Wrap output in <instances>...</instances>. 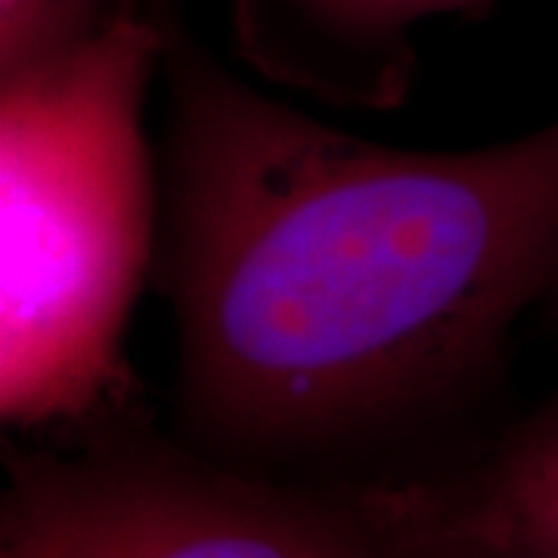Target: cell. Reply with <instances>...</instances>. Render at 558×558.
<instances>
[{
	"mask_svg": "<svg viewBox=\"0 0 558 558\" xmlns=\"http://www.w3.org/2000/svg\"><path fill=\"white\" fill-rule=\"evenodd\" d=\"M161 230L174 416L208 457L363 453L465 416L558 301V116L475 149L348 134L165 7Z\"/></svg>",
	"mask_w": 558,
	"mask_h": 558,
	"instance_id": "cell-1",
	"label": "cell"
},
{
	"mask_svg": "<svg viewBox=\"0 0 558 558\" xmlns=\"http://www.w3.org/2000/svg\"><path fill=\"white\" fill-rule=\"evenodd\" d=\"M165 0L0 75V416L81 425L119 407L124 336L161 230L149 100Z\"/></svg>",
	"mask_w": 558,
	"mask_h": 558,
	"instance_id": "cell-2",
	"label": "cell"
},
{
	"mask_svg": "<svg viewBox=\"0 0 558 558\" xmlns=\"http://www.w3.org/2000/svg\"><path fill=\"white\" fill-rule=\"evenodd\" d=\"M78 531L81 558H395L341 490L119 440L44 457Z\"/></svg>",
	"mask_w": 558,
	"mask_h": 558,
	"instance_id": "cell-3",
	"label": "cell"
},
{
	"mask_svg": "<svg viewBox=\"0 0 558 558\" xmlns=\"http://www.w3.org/2000/svg\"><path fill=\"white\" fill-rule=\"evenodd\" d=\"M341 490L395 558H558V385L444 469Z\"/></svg>",
	"mask_w": 558,
	"mask_h": 558,
	"instance_id": "cell-4",
	"label": "cell"
},
{
	"mask_svg": "<svg viewBox=\"0 0 558 558\" xmlns=\"http://www.w3.org/2000/svg\"><path fill=\"white\" fill-rule=\"evenodd\" d=\"M497 0H230L233 50L255 75L341 109H398L416 84L413 35Z\"/></svg>",
	"mask_w": 558,
	"mask_h": 558,
	"instance_id": "cell-5",
	"label": "cell"
},
{
	"mask_svg": "<svg viewBox=\"0 0 558 558\" xmlns=\"http://www.w3.org/2000/svg\"><path fill=\"white\" fill-rule=\"evenodd\" d=\"M165 0H0V75L62 57Z\"/></svg>",
	"mask_w": 558,
	"mask_h": 558,
	"instance_id": "cell-6",
	"label": "cell"
},
{
	"mask_svg": "<svg viewBox=\"0 0 558 558\" xmlns=\"http://www.w3.org/2000/svg\"><path fill=\"white\" fill-rule=\"evenodd\" d=\"M0 558H81L78 531L44 457L16 459L3 499Z\"/></svg>",
	"mask_w": 558,
	"mask_h": 558,
	"instance_id": "cell-7",
	"label": "cell"
},
{
	"mask_svg": "<svg viewBox=\"0 0 558 558\" xmlns=\"http://www.w3.org/2000/svg\"><path fill=\"white\" fill-rule=\"evenodd\" d=\"M546 314H549V319H553V326H556V329H558V301H556V304H553V307H549V311H546Z\"/></svg>",
	"mask_w": 558,
	"mask_h": 558,
	"instance_id": "cell-8",
	"label": "cell"
}]
</instances>
